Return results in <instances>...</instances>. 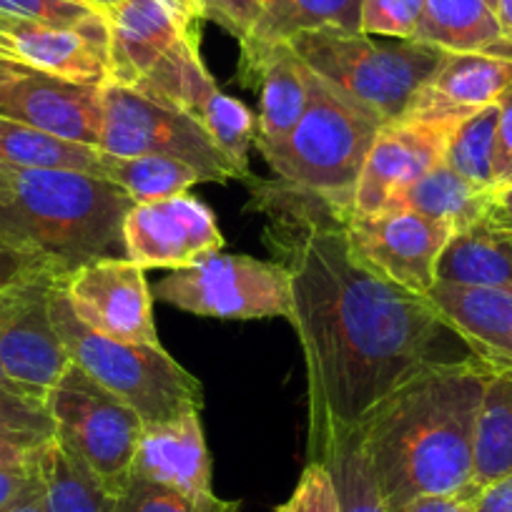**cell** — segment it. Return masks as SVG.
<instances>
[{
  "label": "cell",
  "mask_w": 512,
  "mask_h": 512,
  "mask_svg": "<svg viewBox=\"0 0 512 512\" xmlns=\"http://www.w3.org/2000/svg\"><path fill=\"white\" fill-rule=\"evenodd\" d=\"M267 239L292 282V327L304 349L309 457L334 430L357 427L379 402L440 362L450 332L430 299L369 272L349 246L342 204L274 179L254 184Z\"/></svg>",
  "instance_id": "cell-1"
},
{
  "label": "cell",
  "mask_w": 512,
  "mask_h": 512,
  "mask_svg": "<svg viewBox=\"0 0 512 512\" xmlns=\"http://www.w3.org/2000/svg\"><path fill=\"white\" fill-rule=\"evenodd\" d=\"M492 369L440 359L400 384L362 422L364 450L390 512L417 497L475 487V432Z\"/></svg>",
  "instance_id": "cell-2"
},
{
  "label": "cell",
  "mask_w": 512,
  "mask_h": 512,
  "mask_svg": "<svg viewBox=\"0 0 512 512\" xmlns=\"http://www.w3.org/2000/svg\"><path fill=\"white\" fill-rule=\"evenodd\" d=\"M134 201L103 176L66 169H11L0 201V249L58 279L123 249V219Z\"/></svg>",
  "instance_id": "cell-3"
},
{
  "label": "cell",
  "mask_w": 512,
  "mask_h": 512,
  "mask_svg": "<svg viewBox=\"0 0 512 512\" xmlns=\"http://www.w3.org/2000/svg\"><path fill=\"white\" fill-rule=\"evenodd\" d=\"M307 108L277 151L264 156L277 181L349 206L382 118L307 68Z\"/></svg>",
  "instance_id": "cell-4"
},
{
  "label": "cell",
  "mask_w": 512,
  "mask_h": 512,
  "mask_svg": "<svg viewBox=\"0 0 512 512\" xmlns=\"http://www.w3.org/2000/svg\"><path fill=\"white\" fill-rule=\"evenodd\" d=\"M51 317L73 364L126 402L144 425L169 422L204 407V387L161 344L121 342L78 322L61 282L51 294Z\"/></svg>",
  "instance_id": "cell-5"
},
{
  "label": "cell",
  "mask_w": 512,
  "mask_h": 512,
  "mask_svg": "<svg viewBox=\"0 0 512 512\" xmlns=\"http://www.w3.org/2000/svg\"><path fill=\"white\" fill-rule=\"evenodd\" d=\"M289 46L309 71L377 113L384 123L405 116L412 98L447 56L420 41L377 38L342 28L299 33Z\"/></svg>",
  "instance_id": "cell-6"
},
{
  "label": "cell",
  "mask_w": 512,
  "mask_h": 512,
  "mask_svg": "<svg viewBox=\"0 0 512 512\" xmlns=\"http://www.w3.org/2000/svg\"><path fill=\"white\" fill-rule=\"evenodd\" d=\"M46 407L56 427L53 440L111 495H121L134 475L144 420L73 362L48 392Z\"/></svg>",
  "instance_id": "cell-7"
},
{
  "label": "cell",
  "mask_w": 512,
  "mask_h": 512,
  "mask_svg": "<svg viewBox=\"0 0 512 512\" xmlns=\"http://www.w3.org/2000/svg\"><path fill=\"white\" fill-rule=\"evenodd\" d=\"M101 111L98 149L103 154L171 156L189 164L211 184L246 181L239 166L189 113L149 96L141 88L106 83L101 86Z\"/></svg>",
  "instance_id": "cell-8"
},
{
  "label": "cell",
  "mask_w": 512,
  "mask_h": 512,
  "mask_svg": "<svg viewBox=\"0 0 512 512\" xmlns=\"http://www.w3.org/2000/svg\"><path fill=\"white\" fill-rule=\"evenodd\" d=\"M159 302L216 319H292V282L284 264L246 254H216L171 269L154 289Z\"/></svg>",
  "instance_id": "cell-9"
},
{
  "label": "cell",
  "mask_w": 512,
  "mask_h": 512,
  "mask_svg": "<svg viewBox=\"0 0 512 512\" xmlns=\"http://www.w3.org/2000/svg\"><path fill=\"white\" fill-rule=\"evenodd\" d=\"M134 88L189 113L249 179V151L256 139V116L244 103L226 96L216 86L214 76L201 61L199 33L191 31L181 38Z\"/></svg>",
  "instance_id": "cell-10"
},
{
  "label": "cell",
  "mask_w": 512,
  "mask_h": 512,
  "mask_svg": "<svg viewBox=\"0 0 512 512\" xmlns=\"http://www.w3.org/2000/svg\"><path fill=\"white\" fill-rule=\"evenodd\" d=\"M342 221L354 256L369 272L405 292L427 297L437 282V259L455 226L410 211L362 216L347 206H342Z\"/></svg>",
  "instance_id": "cell-11"
},
{
  "label": "cell",
  "mask_w": 512,
  "mask_h": 512,
  "mask_svg": "<svg viewBox=\"0 0 512 512\" xmlns=\"http://www.w3.org/2000/svg\"><path fill=\"white\" fill-rule=\"evenodd\" d=\"M58 282L46 274L0 292V367L41 400L71 364L51 317Z\"/></svg>",
  "instance_id": "cell-12"
},
{
  "label": "cell",
  "mask_w": 512,
  "mask_h": 512,
  "mask_svg": "<svg viewBox=\"0 0 512 512\" xmlns=\"http://www.w3.org/2000/svg\"><path fill=\"white\" fill-rule=\"evenodd\" d=\"M78 322L121 342L159 344L154 322V292L146 269L126 256H103L61 282Z\"/></svg>",
  "instance_id": "cell-13"
},
{
  "label": "cell",
  "mask_w": 512,
  "mask_h": 512,
  "mask_svg": "<svg viewBox=\"0 0 512 512\" xmlns=\"http://www.w3.org/2000/svg\"><path fill=\"white\" fill-rule=\"evenodd\" d=\"M224 246L216 216L189 194L134 204L123 219V256L141 269H184Z\"/></svg>",
  "instance_id": "cell-14"
},
{
  "label": "cell",
  "mask_w": 512,
  "mask_h": 512,
  "mask_svg": "<svg viewBox=\"0 0 512 512\" xmlns=\"http://www.w3.org/2000/svg\"><path fill=\"white\" fill-rule=\"evenodd\" d=\"M108 26V73L118 86H136L184 36L196 31L194 0H118L103 13Z\"/></svg>",
  "instance_id": "cell-15"
},
{
  "label": "cell",
  "mask_w": 512,
  "mask_h": 512,
  "mask_svg": "<svg viewBox=\"0 0 512 512\" xmlns=\"http://www.w3.org/2000/svg\"><path fill=\"white\" fill-rule=\"evenodd\" d=\"M512 88V56L447 53L400 121L452 131L462 118L500 103Z\"/></svg>",
  "instance_id": "cell-16"
},
{
  "label": "cell",
  "mask_w": 512,
  "mask_h": 512,
  "mask_svg": "<svg viewBox=\"0 0 512 512\" xmlns=\"http://www.w3.org/2000/svg\"><path fill=\"white\" fill-rule=\"evenodd\" d=\"M0 116L73 144L96 146L101 136V88L26 68L0 86Z\"/></svg>",
  "instance_id": "cell-17"
},
{
  "label": "cell",
  "mask_w": 512,
  "mask_h": 512,
  "mask_svg": "<svg viewBox=\"0 0 512 512\" xmlns=\"http://www.w3.org/2000/svg\"><path fill=\"white\" fill-rule=\"evenodd\" d=\"M445 128L392 121L379 128L377 139L364 159L362 174L352 191L347 209L372 216L387 209L402 189L420 179L427 169L440 164L447 144Z\"/></svg>",
  "instance_id": "cell-18"
},
{
  "label": "cell",
  "mask_w": 512,
  "mask_h": 512,
  "mask_svg": "<svg viewBox=\"0 0 512 512\" xmlns=\"http://www.w3.org/2000/svg\"><path fill=\"white\" fill-rule=\"evenodd\" d=\"M0 36L8 41L16 61L33 71L98 88L111 81L108 26L103 13L76 28L0 16Z\"/></svg>",
  "instance_id": "cell-19"
},
{
  "label": "cell",
  "mask_w": 512,
  "mask_h": 512,
  "mask_svg": "<svg viewBox=\"0 0 512 512\" xmlns=\"http://www.w3.org/2000/svg\"><path fill=\"white\" fill-rule=\"evenodd\" d=\"M241 81L259 91L256 149L277 151L307 108V66L289 41H241Z\"/></svg>",
  "instance_id": "cell-20"
},
{
  "label": "cell",
  "mask_w": 512,
  "mask_h": 512,
  "mask_svg": "<svg viewBox=\"0 0 512 512\" xmlns=\"http://www.w3.org/2000/svg\"><path fill=\"white\" fill-rule=\"evenodd\" d=\"M442 324L490 369L512 367V289L435 282L427 292Z\"/></svg>",
  "instance_id": "cell-21"
},
{
  "label": "cell",
  "mask_w": 512,
  "mask_h": 512,
  "mask_svg": "<svg viewBox=\"0 0 512 512\" xmlns=\"http://www.w3.org/2000/svg\"><path fill=\"white\" fill-rule=\"evenodd\" d=\"M199 415L201 412H189L176 420L144 425L136 445L134 475L194 495L214 492L211 457Z\"/></svg>",
  "instance_id": "cell-22"
},
{
  "label": "cell",
  "mask_w": 512,
  "mask_h": 512,
  "mask_svg": "<svg viewBox=\"0 0 512 512\" xmlns=\"http://www.w3.org/2000/svg\"><path fill=\"white\" fill-rule=\"evenodd\" d=\"M435 277L457 287L512 289V234L487 214L457 229L437 259Z\"/></svg>",
  "instance_id": "cell-23"
},
{
  "label": "cell",
  "mask_w": 512,
  "mask_h": 512,
  "mask_svg": "<svg viewBox=\"0 0 512 512\" xmlns=\"http://www.w3.org/2000/svg\"><path fill=\"white\" fill-rule=\"evenodd\" d=\"M415 41L445 53H500L512 56L487 0H425Z\"/></svg>",
  "instance_id": "cell-24"
},
{
  "label": "cell",
  "mask_w": 512,
  "mask_h": 512,
  "mask_svg": "<svg viewBox=\"0 0 512 512\" xmlns=\"http://www.w3.org/2000/svg\"><path fill=\"white\" fill-rule=\"evenodd\" d=\"M492 194L495 191H482L472 186L442 159L440 164L427 169L420 179L412 181L407 189H402L384 211H410V214L427 216V219L447 221L457 231L475 224L487 214Z\"/></svg>",
  "instance_id": "cell-25"
},
{
  "label": "cell",
  "mask_w": 512,
  "mask_h": 512,
  "mask_svg": "<svg viewBox=\"0 0 512 512\" xmlns=\"http://www.w3.org/2000/svg\"><path fill=\"white\" fill-rule=\"evenodd\" d=\"M309 460L322 462L329 470L342 512H390L359 427L334 430Z\"/></svg>",
  "instance_id": "cell-26"
},
{
  "label": "cell",
  "mask_w": 512,
  "mask_h": 512,
  "mask_svg": "<svg viewBox=\"0 0 512 512\" xmlns=\"http://www.w3.org/2000/svg\"><path fill=\"white\" fill-rule=\"evenodd\" d=\"M512 475V367L492 369L482 395L475 432L477 490Z\"/></svg>",
  "instance_id": "cell-27"
},
{
  "label": "cell",
  "mask_w": 512,
  "mask_h": 512,
  "mask_svg": "<svg viewBox=\"0 0 512 512\" xmlns=\"http://www.w3.org/2000/svg\"><path fill=\"white\" fill-rule=\"evenodd\" d=\"M0 164L8 169H66L101 176V149L63 141L0 116Z\"/></svg>",
  "instance_id": "cell-28"
},
{
  "label": "cell",
  "mask_w": 512,
  "mask_h": 512,
  "mask_svg": "<svg viewBox=\"0 0 512 512\" xmlns=\"http://www.w3.org/2000/svg\"><path fill=\"white\" fill-rule=\"evenodd\" d=\"M38 470L43 480V512H116L118 497L56 440L41 450Z\"/></svg>",
  "instance_id": "cell-29"
},
{
  "label": "cell",
  "mask_w": 512,
  "mask_h": 512,
  "mask_svg": "<svg viewBox=\"0 0 512 512\" xmlns=\"http://www.w3.org/2000/svg\"><path fill=\"white\" fill-rule=\"evenodd\" d=\"M101 176L126 191L134 204L189 194L204 176L171 156H113L101 151Z\"/></svg>",
  "instance_id": "cell-30"
},
{
  "label": "cell",
  "mask_w": 512,
  "mask_h": 512,
  "mask_svg": "<svg viewBox=\"0 0 512 512\" xmlns=\"http://www.w3.org/2000/svg\"><path fill=\"white\" fill-rule=\"evenodd\" d=\"M362 0H269L249 38L256 41H292L317 28L359 31Z\"/></svg>",
  "instance_id": "cell-31"
},
{
  "label": "cell",
  "mask_w": 512,
  "mask_h": 512,
  "mask_svg": "<svg viewBox=\"0 0 512 512\" xmlns=\"http://www.w3.org/2000/svg\"><path fill=\"white\" fill-rule=\"evenodd\" d=\"M497 116L500 108L495 103L462 118L447 134L445 156H442L450 169L482 191H495Z\"/></svg>",
  "instance_id": "cell-32"
},
{
  "label": "cell",
  "mask_w": 512,
  "mask_h": 512,
  "mask_svg": "<svg viewBox=\"0 0 512 512\" xmlns=\"http://www.w3.org/2000/svg\"><path fill=\"white\" fill-rule=\"evenodd\" d=\"M116 512H241V502L221 500L214 492L194 495L134 475L118 495Z\"/></svg>",
  "instance_id": "cell-33"
},
{
  "label": "cell",
  "mask_w": 512,
  "mask_h": 512,
  "mask_svg": "<svg viewBox=\"0 0 512 512\" xmlns=\"http://www.w3.org/2000/svg\"><path fill=\"white\" fill-rule=\"evenodd\" d=\"M425 0H362L359 31L377 38L415 41Z\"/></svg>",
  "instance_id": "cell-34"
},
{
  "label": "cell",
  "mask_w": 512,
  "mask_h": 512,
  "mask_svg": "<svg viewBox=\"0 0 512 512\" xmlns=\"http://www.w3.org/2000/svg\"><path fill=\"white\" fill-rule=\"evenodd\" d=\"M0 16L43 26L76 28L101 16L83 0H0Z\"/></svg>",
  "instance_id": "cell-35"
},
{
  "label": "cell",
  "mask_w": 512,
  "mask_h": 512,
  "mask_svg": "<svg viewBox=\"0 0 512 512\" xmlns=\"http://www.w3.org/2000/svg\"><path fill=\"white\" fill-rule=\"evenodd\" d=\"M0 427L23 432V435H36L41 440H53V435H56L46 400L23 395V392L3 390V387H0Z\"/></svg>",
  "instance_id": "cell-36"
},
{
  "label": "cell",
  "mask_w": 512,
  "mask_h": 512,
  "mask_svg": "<svg viewBox=\"0 0 512 512\" xmlns=\"http://www.w3.org/2000/svg\"><path fill=\"white\" fill-rule=\"evenodd\" d=\"M277 512H342L327 467L317 460H309L294 492L277 507Z\"/></svg>",
  "instance_id": "cell-37"
},
{
  "label": "cell",
  "mask_w": 512,
  "mask_h": 512,
  "mask_svg": "<svg viewBox=\"0 0 512 512\" xmlns=\"http://www.w3.org/2000/svg\"><path fill=\"white\" fill-rule=\"evenodd\" d=\"M194 3L199 8L201 18L216 21L239 43L251 36L256 21H259L254 6H251V0H194Z\"/></svg>",
  "instance_id": "cell-38"
},
{
  "label": "cell",
  "mask_w": 512,
  "mask_h": 512,
  "mask_svg": "<svg viewBox=\"0 0 512 512\" xmlns=\"http://www.w3.org/2000/svg\"><path fill=\"white\" fill-rule=\"evenodd\" d=\"M497 151H495V191L512 184V88L497 103Z\"/></svg>",
  "instance_id": "cell-39"
},
{
  "label": "cell",
  "mask_w": 512,
  "mask_h": 512,
  "mask_svg": "<svg viewBox=\"0 0 512 512\" xmlns=\"http://www.w3.org/2000/svg\"><path fill=\"white\" fill-rule=\"evenodd\" d=\"M41 482L38 460L31 465H0V512L11 510Z\"/></svg>",
  "instance_id": "cell-40"
},
{
  "label": "cell",
  "mask_w": 512,
  "mask_h": 512,
  "mask_svg": "<svg viewBox=\"0 0 512 512\" xmlns=\"http://www.w3.org/2000/svg\"><path fill=\"white\" fill-rule=\"evenodd\" d=\"M51 440L0 427V465H31Z\"/></svg>",
  "instance_id": "cell-41"
},
{
  "label": "cell",
  "mask_w": 512,
  "mask_h": 512,
  "mask_svg": "<svg viewBox=\"0 0 512 512\" xmlns=\"http://www.w3.org/2000/svg\"><path fill=\"white\" fill-rule=\"evenodd\" d=\"M477 487L465 492H455V495H430L417 497V500L407 502L395 512H475Z\"/></svg>",
  "instance_id": "cell-42"
},
{
  "label": "cell",
  "mask_w": 512,
  "mask_h": 512,
  "mask_svg": "<svg viewBox=\"0 0 512 512\" xmlns=\"http://www.w3.org/2000/svg\"><path fill=\"white\" fill-rule=\"evenodd\" d=\"M46 274H48L46 269H41L38 264L28 262V259H23V256L13 254V251L0 249V292L13 287V284L28 282V279L46 277ZM48 277H53V274H48Z\"/></svg>",
  "instance_id": "cell-43"
},
{
  "label": "cell",
  "mask_w": 512,
  "mask_h": 512,
  "mask_svg": "<svg viewBox=\"0 0 512 512\" xmlns=\"http://www.w3.org/2000/svg\"><path fill=\"white\" fill-rule=\"evenodd\" d=\"M475 512H512V475L482 487L477 492Z\"/></svg>",
  "instance_id": "cell-44"
},
{
  "label": "cell",
  "mask_w": 512,
  "mask_h": 512,
  "mask_svg": "<svg viewBox=\"0 0 512 512\" xmlns=\"http://www.w3.org/2000/svg\"><path fill=\"white\" fill-rule=\"evenodd\" d=\"M487 219L512 234V184L502 186V189H497L495 194H492Z\"/></svg>",
  "instance_id": "cell-45"
},
{
  "label": "cell",
  "mask_w": 512,
  "mask_h": 512,
  "mask_svg": "<svg viewBox=\"0 0 512 512\" xmlns=\"http://www.w3.org/2000/svg\"><path fill=\"white\" fill-rule=\"evenodd\" d=\"M495 16L500 23V33L507 46H512V0H497Z\"/></svg>",
  "instance_id": "cell-46"
},
{
  "label": "cell",
  "mask_w": 512,
  "mask_h": 512,
  "mask_svg": "<svg viewBox=\"0 0 512 512\" xmlns=\"http://www.w3.org/2000/svg\"><path fill=\"white\" fill-rule=\"evenodd\" d=\"M6 512H43V480L38 482L23 500H18L16 505Z\"/></svg>",
  "instance_id": "cell-47"
},
{
  "label": "cell",
  "mask_w": 512,
  "mask_h": 512,
  "mask_svg": "<svg viewBox=\"0 0 512 512\" xmlns=\"http://www.w3.org/2000/svg\"><path fill=\"white\" fill-rule=\"evenodd\" d=\"M26 63H18V61H11V58H3L0 56V86H6L11 78H16L18 73L26 71Z\"/></svg>",
  "instance_id": "cell-48"
},
{
  "label": "cell",
  "mask_w": 512,
  "mask_h": 512,
  "mask_svg": "<svg viewBox=\"0 0 512 512\" xmlns=\"http://www.w3.org/2000/svg\"><path fill=\"white\" fill-rule=\"evenodd\" d=\"M11 194V169L0 164V201Z\"/></svg>",
  "instance_id": "cell-49"
},
{
  "label": "cell",
  "mask_w": 512,
  "mask_h": 512,
  "mask_svg": "<svg viewBox=\"0 0 512 512\" xmlns=\"http://www.w3.org/2000/svg\"><path fill=\"white\" fill-rule=\"evenodd\" d=\"M0 387H3V390H13V392H23V395H31L28 390H23L21 384L13 382V379L8 377V372L3 367H0ZM33 397H36V395H33Z\"/></svg>",
  "instance_id": "cell-50"
},
{
  "label": "cell",
  "mask_w": 512,
  "mask_h": 512,
  "mask_svg": "<svg viewBox=\"0 0 512 512\" xmlns=\"http://www.w3.org/2000/svg\"><path fill=\"white\" fill-rule=\"evenodd\" d=\"M83 3H88V6H91L93 11H98V13H106V11H111L113 6H116L118 0H83Z\"/></svg>",
  "instance_id": "cell-51"
},
{
  "label": "cell",
  "mask_w": 512,
  "mask_h": 512,
  "mask_svg": "<svg viewBox=\"0 0 512 512\" xmlns=\"http://www.w3.org/2000/svg\"><path fill=\"white\" fill-rule=\"evenodd\" d=\"M0 56L3 58H11V61H16V56H13L11 46H8V41L3 36H0Z\"/></svg>",
  "instance_id": "cell-52"
},
{
  "label": "cell",
  "mask_w": 512,
  "mask_h": 512,
  "mask_svg": "<svg viewBox=\"0 0 512 512\" xmlns=\"http://www.w3.org/2000/svg\"><path fill=\"white\" fill-rule=\"evenodd\" d=\"M251 6H254L256 16H262V13H264V8L269 6V0H251Z\"/></svg>",
  "instance_id": "cell-53"
},
{
  "label": "cell",
  "mask_w": 512,
  "mask_h": 512,
  "mask_svg": "<svg viewBox=\"0 0 512 512\" xmlns=\"http://www.w3.org/2000/svg\"><path fill=\"white\" fill-rule=\"evenodd\" d=\"M487 3H490V6H492V11H495V3H497V0H487Z\"/></svg>",
  "instance_id": "cell-54"
}]
</instances>
